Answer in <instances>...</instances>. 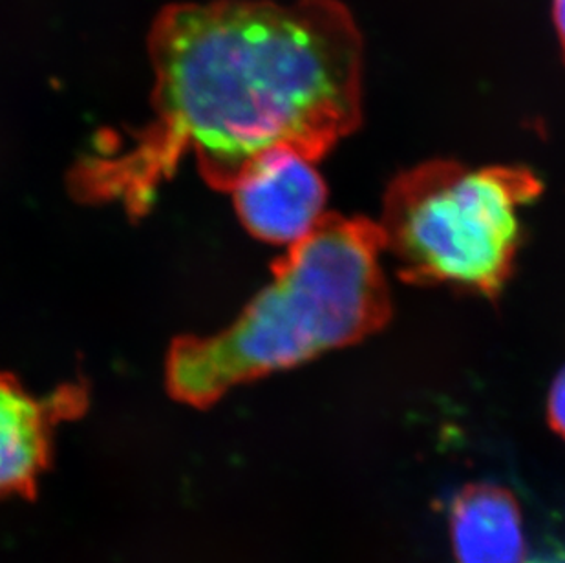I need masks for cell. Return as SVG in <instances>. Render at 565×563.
Returning <instances> with one entry per match:
<instances>
[{
    "label": "cell",
    "mask_w": 565,
    "mask_h": 563,
    "mask_svg": "<svg viewBox=\"0 0 565 563\" xmlns=\"http://www.w3.org/2000/svg\"><path fill=\"white\" fill-rule=\"evenodd\" d=\"M448 523L456 562H525L522 510L500 485L476 484L459 490Z\"/></svg>",
    "instance_id": "obj_6"
},
{
    "label": "cell",
    "mask_w": 565,
    "mask_h": 563,
    "mask_svg": "<svg viewBox=\"0 0 565 563\" xmlns=\"http://www.w3.org/2000/svg\"><path fill=\"white\" fill-rule=\"evenodd\" d=\"M85 406L83 386H61L38 397L13 375L0 373V498L35 495L57 426L83 414Z\"/></svg>",
    "instance_id": "obj_5"
},
{
    "label": "cell",
    "mask_w": 565,
    "mask_h": 563,
    "mask_svg": "<svg viewBox=\"0 0 565 563\" xmlns=\"http://www.w3.org/2000/svg\"><path fill=\"white\" fill-rule=\"evenodd\" d=\"M540 192L539 178L520 167L430 161L392 181L379 225L403 280L497 298L522 244L520 211Z\"/></svg>",
    "instance_id": "obj_3"
},
{
    "label": "cell",
    "mask_w": 565,
    "mask_h": 563,
    "mask_svg": "<svg viewBox=\"0 0 565 563\" xmlns=\"http://www.w3.org/2000/svg\"><path fill=\"white\" fill-rule=\"evenodd\" d=\"M149 55L152 116L127 149L72 167L77 200L147 213L188 155L209 185L231 192L267 152L319 161L361 123L363 39L339 0L167 6Z\"/></svg>",
    "instance_id": "obj_1"
},
{
    "label": "cell",
    "mask_w": 565,
    "mask_h": 563,
    "mask_svg": "<svg viewBox=\"0 0 565 563\" xmlns=\"http://www.w3.org/2000/svg\"><path fill=\"white\" fill-rule=\"evenodd\" d=\"M242 224L258 240L294 247L326 219L324 180L297 150L267 152L231 189Z\"/></svg>",
    "instance_id": "obj_4"
},
{
    "label": "cell",
    "mask_w": 565,
    "mask_h": 563,
    "mask_svg": "<svg viewBox=\"0 0 565 563\" xmlns=\"http://www.w3.org/2000/svg\"><path fill=\"white\" fill-rule=\"evenodd\" d=\"M553 11H555L556 32H558V39H561L562 50L565 54V0H555Z\"/></svg>",
    "instance_id": "obj_9"
},
{
    "label": "cell",
    "mask_w": 565,
    "mask_h": 563,
    "mask_svg": "<svg viewBox=\"0 0 565 563\" xmlns=\"http://www.w3.org/2000/svg\"><path fill=\"white\" fill-rule=\"evenodd\" d=\"M381 225L326 214L289 247L241 317L207 337H183L166 364L167 390L207 408L231 389L284 372L381 330L392 314Z\"/></svg>",
    "instance_id": "obj_2"
},
{
    "label": "cell",
    "mask_w": 565,
    "mask_h": 563,
    "mask_svg": "<svg viewBox=\"0 0 565 563\" xmlns=\"http://www.w3.org/2000/svg\"><path fill=\"white\" fill-rule=\"evenodd\" d=\"M523 563H565V549H550L544 553L534 554L531 559H525Z\"/></svg>",
    "instance_id": "obj_8"
},
{
    "label": "cell",
    "mask_w": 565,
    "mask_h": 563,
    "mask_svg": "<svg viewBox=\"0 0 565 563\" xmlns=\"http://www.w3.org/2000/svg\"><path fill=\"white\" fill-rule=\"evenodd\" d=\"M547 417H550L553 431L565 439V367L556 375L553 389H551Z\"/></svg>",
    "instance_id": "obj_7"
}]
</instances>
